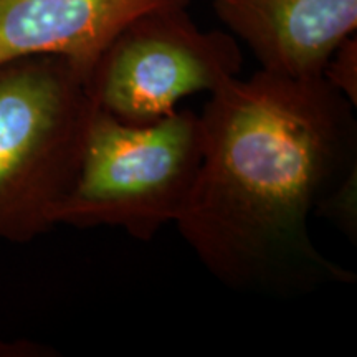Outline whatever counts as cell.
<instances>
[{"label":"cell","mask_w":357,"mask_h":357,"mask_svg":"<svg viewBox=\"0 0 357 357\" xmlns=\"http://www.w3.org/2000/svg\"><path fill=\"white\" fill-rule=\"evenodd\" d=\"M190 0H0V63L30 55L68 60L88 82L116 35L142 13Z\"/></svg>","instance_id":"cell-6"},{"label":"cell","mask_w":357,"mask_h":357,"mask_svg":"<svg viewBox=\"0 0 357 357\" xmlns=\"http://www.w3.org/2000/svg\"><path fill=\"white\" fill-rule=\"evenodd\" d=\"M357 171L346 177L336 190L318 205L316 213L331 220L347 238L356 242L357 235V207H356Z\"/></svg>","instance_id":"cell-7"},{"label":"cell","mask_w":357,"mask_h":357,"mask_svg":"<svg viewBox=\"0 0 357 357\" xmlns=\"http://www.w3.org/2000/svg\"><path fill=\"white\" fill-rule=\"evenodd\" d=\"M323 78L352 106L357 105V38H346L323 70Z\"/></svg>","instance_id":"cell-8"},{"label":"cell","mask_w":357,"mask_h":357,"mask_svg":"<svg viewBox=\"0 0 357 357\" xmlns=\"http://www.w3.org/2000/svg\"><path fill=\"white\" fill-rule=\"evenodd\" d=\"M47 347L30 341H0V357H42L53 356Z\"/></svg>","instance_id":"cell-9"},{"label":"cell","mask_w":357,"mask_h":357,"mask_svg":"<svg viewBox=\"0 0 357 357\" xmlns=\"http://www.w3.org/2000/svg\"><path fill=\"white\" fill-rule=\"evenodd\" d=\"M213 12L265 71L319 78L336 48L356 35L357 0H212Z\"/></svg>","instance_id":"cell-5"},{"label":"cell","mask_w":357,"mask_h":357,"mask_svg":"<svg viewBox=\"0 0 357 357\" xmlns=\"http://www.w3.org/2000/svg\"><path fill=\"white\" fill-rule=\"evenodd\" d=\"M96 105L68 60L0 63V242L29 243L55 225L82 162Z\"/></svg>","instance_id":"cell-2"},{"label":"cell","mask_w":357,"mask_h":357,"mask_svg":"<svg viewBox=\"0 0 357 357\" xmlns=\"http://www.w3.org/2000/svg\"><path fill=\"white\" fill-rule=\"evenodd\" d=\"M204 158V126L194 111L158 121L124 123L96 106L73 185L56 207L55 225L118 227L149 242L176 222Z\"/></svg>","instance_id":"cell-3"},{"label":"cell","mask_w":357,"mask_h":357,"mask_svg":"<svg viewBox=\"0 0 357 357\" xmlns=\"http://www.w3.org/2000/svg\"><path fill=\"white\" fill-rule=\"evenodd\" d=\"M354 109L323 77L265 70L211 93L202 164L174 223L213 278L271 296L354 283L310 231L311 213L357 171Z\"/></svg>","instance_id":"cell-1"},{"label":"cell","mask_w":357,"mask_h":357,"mask_svg":"<svg viewBox=\"0 0 357 357\" xmlns=\"http://www.w3.org/2000/svg\"><path fill=\"white\" fill-rule=\"evenodd\" d=\"M242 66L230 32L202 30L187 7H167L129 22L98 58L86 88L100 109L146 124L174 113L185 96L215 91Z\"/></svg>","instance_id":"cell-4"}]
</instances>
